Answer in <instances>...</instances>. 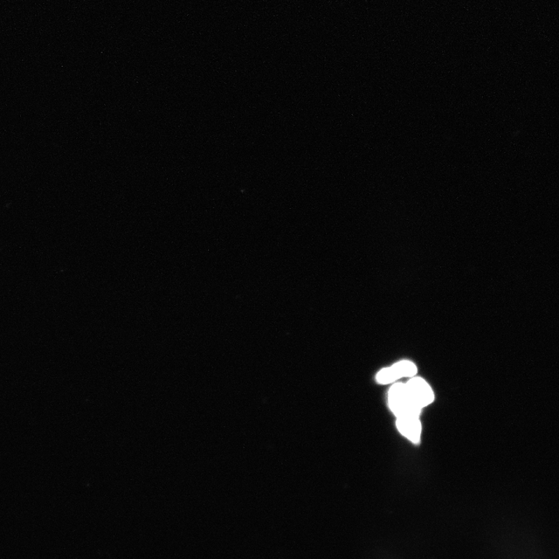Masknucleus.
I'll use <instances>...</instances> for the list:
<instances>
[{"label":"nucleus","instance_id":"nucleus-1","mask_svg":"<svg viewBox=\"0 0 559 559\" xmlns=\"http://www.w3.org/2000/svg\"><path fill=\"white\" fill-rule=\"evenodd\" d=\"M389 405L394 415L398 417L406 416L419 417L421 409L413 403L405 384L396 383L389 392Z\"/></svg>","mask_w":559,"mask_h":559},{"label":"nucleus","instance_id":"nucleus-2","mask_svg":"<svg viewBox=\"0 0 559 559\" xmlns=\"http://www.w3.org/2000/svg\"><path fill=\"white\" fill-rule=\"evenodd\" d=\"M405 385L413 403L419 409L423 410L434 401L433 391L425 379L413 377Z\"/></svg>","mask_w":559,"mask_h":559},{"label":"nucleus","instance_id":"nucleus-3","mask_svg":"<svg viewBox=\"0 0 559 559\" xmlns=\"http://www.w3.org/2000/svg\"><path fill=\"white\" fill-rule=\"evenodd\" d=\"M397 429L405 438L414 444H418L422 434V424L419 417L406 416L398 417L396 420Z\"/></svg>","mask_w":559,"mask_h":559},{"label":"nucleus","instance_id":"nucleus-4","mask_svg":"<svg viewBox=\"0 0 559 559\" xmlns=\"http://www.w3.org/2000/svg\"><path fill=\"white\" fill-rule=\"evenodd\" d=\"M398 379L402 378H413L417 374V365L409 361L399 362L392 366Z\"/></svg>","mask_w":559,"mask_h":559},{"label":"nucleus","instance_id":"nucleus-5","mask_svg":"<svg viewBox=\"0 0 559 559\" xmlns=\"http://www.w3.org/2000/svg\"><path fill=\"white\" fill-rule=\"evenodd\" d=\"M376 380L379 384L389 385L394 383L398 380V379L394 371H393L392 367H389L383 368L379 371L376 376Z\"/></svg>","mask_w":559,"mask_h":559}]
</instances>
